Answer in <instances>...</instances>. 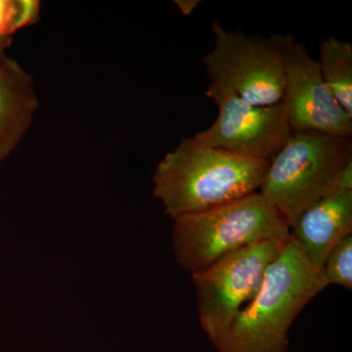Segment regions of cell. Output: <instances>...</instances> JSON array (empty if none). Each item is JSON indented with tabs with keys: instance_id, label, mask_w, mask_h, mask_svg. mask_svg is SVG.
I'll list each match as a JSON object with an SVG mask.
<instances>
[{
	"instance_id": "cell-1",
	"label": "cell",
	"mask_w": 352,
	"mask_h": 352,
	"mask_svg": "<svg viewBox=\"0 0 352 352\" xmlns=\"http://www.w3.org/2000/svg\"><path fill=\"white\" fill-rule=\"evenodd\" d=\"M268 163L182 138L153 175V196L175 219L258 192Z\"/></svg>"
},
{
	"instance_id": "cell-2",
	"label": "cell",
	"mask_w": 352,
	"mask_h": 352,
	"mask_svg": "<svg viewBox=\"0 0 352 352\" xmlns=\"http://www.w3.org/2000/svg\"><path fill=\"white\" fill-rule=\"evenodd\" d=\"M326 288L320 268L305 258L291 236L215 352H288L296 317Z\"/></svg>"
},
{
	"instance_id": "cell-3",
	"label": "cell",
	"mask_w": 352,
	"mask_h": 352,
	"mask_svg": "<svg viewBox=\"0 0 352 352\" xmlns=\"http://www.w3.org/2000/svg\"><path fill=\"white\" fill-rule=\"evenodd\" d=\"M173 221L175 258L191 274L248 245L291 237L288 222L259 192Z\"/></svg>"
},
{
	"instance_id": "cell-4",
	"label": "cell",
	"mask_w": 352,
	"mask_h": 352,
	"mask_svg": "<svg viewBox=\"0 0 352 352\" xmlns=\"http://www.w3.org/2000/svg\"><path fill=\"white\" fill-rule=\"evenodd\" d=\"M352 157L351 138L293 131L268 163L258 192L288 222L323 197L336 170Z\"/></svg>"
},
{
	"instance_id": "cell-5",
	"label": "cell",
	"mask_w": 352,
	"mask_h": 352,
	"mask_svg": "<svg viewBox=\"0 0 352 352\" xmlns=\"http://www.w3.org/2000/svg\"><path fill=\"white\" fill-rule=\"evenodd\" d=\"M214 45L204 57L210 85L228 88L254 106L279 104L285 85V54L295 41L292 34L268 38L229 31L212 23Z\"/></svg>"
},
{
	"instance_id": "cell-6",
	"label": "cell",
	"mask_w": 352,
	"mask_h": 352,
	"mask_svg": "<svg viewBox=\"0 0 352 352\" xmlns=\"http://www.w3.org/2000/svg\"><path fill=\"white\" fill-rule=\"evenodd\" d=\"M287 241L267 240L248 245L191 274L199 323L214 349L226 337L237 314L258 293L266 271Z\"/></svg>"
},
{
	"instance_id": "cell-7",
	"label": "cell",
	"mask_w": 352,
	"mask_h": 352,
	"mask_svg": "<svg viewBox=\"0 0 352 352\" xmlns=\"http://www.w3.org/2000/svg\"><path fill=\"white\" fill-rule=\"evenodd\" d=\"M206 96L217 104L219 115L212 126L193 136L200 144L270 163L293 132L282 102L251 105L232 90L210 83Z\"/></svg>"
},
{
	"instance_id": "cell-8",
	"label": "cell",
	"mask_w": 352,
	"mask_h": 352,
	"mask_svg": "<svg viewBox=\"0 0 352 352\" xmlns=\"http://www.w3.org/2000/svg\"><path fill=\"white\" fill-rule=\"evenodd\" d=\"M284 64L281 102L292 131L351 138L352 117L336 100L307 46L294 41L286 51Z\"/></svg>"
},
{
	"instance_id": "cell-9",
	"label": "cell",
	"mask_w": 352,
	"mask_h": 352,
	"mask_svg": "<svg viewBox=\"0 0 352 352\" xmlns=\"http://www.w3.org/2000/svg\"><path fill=\"white\" fill-rule=\"evenodd\" d=\"M351 234L352 192L321 197L305 208L291 226L292 237L305 258L318 268L331 250Z\"/></svg>"
},
{
	"instance_id": "cell-10",
	"label": "cell",
	"mask_w": 352,
	"mask_h": 352,
	"mask_svg": "<svg viewBox=\"0 0 352 352\" xmlns=\"http://www.w3.org/2000/svg\"><path fill=\"white\" fill-rule=\"evenodd\" d=\"M39 107L34 78L13 58H0V164L29 131Z\"/></svg>"
},
{
	"instance_id": "cell-11",
	"label": "cell",
	"mask_w": 352,
	"mask_h": 352,
	"mask_svg": "<svg viewBox=\"0 0 352 352\" xmlns=\"http://www.w3.org/2000/svg\"><path fill=\"white\" fill-rule=\"evenodd\" d=\"M322 78L336 100L352 117V45L336 36L320 39L319 60Z\"/></svg>"
},
{
	"instance_id": "cell-12",
	"label": "cell",
	"mask_w": 352,
	"mask_h": 352,
	"mask_svg": "<svg viewBox=\"0 0 352 352\" xmlns=\"http://www.w3.org/2000/svg\"><path fill=\"white\" fill-rule=\"evenodd\" d=\"M320 270L327 287L336 285L352 289V234L331 250Z\"/></svg>"
},
{
	"instance_id": "cell-13",
	"label": "cell",
	"mask_w": 352,
	"mask_h": 352,
	"mask_svg": "<svg viewBox=\"0 0 352 352\" xmlns=\"http://www.w3.org/2000/svg\"><path fill=\"white\" fill-rule=\"evenodd\" d=\"M352 157L340 166L331 177L323 196L330 194L351 193Z\"/></svg>"
},
{
	"instance_id": "cell-14",
	"label": "cell",
	"mask_w": 352,
	"mask_h": 352,
	"mask_svg": "<svg viewBox=\"0 0 352 352\" xmlns=\"http://www.w3.org/2000/svg\"><path fill=\"white\" fill-rule=\"evenodd\" d=\"M41 14V2L36 0H19V19L18 28L29 27L36 24Z\"/></svg>"
},
{
	"instance_id": "cell-15",
	"label": "cell",
	"mask_w": 352,
	"mask_h": 352,
	"mask_svg": "<svg viewBox=\"0 0 352 352\" xmlns=\"http://www.w3.org/2000/svg\"><path fill=\"white\" fill-rule=\"evenodd\" d=\"M175 6L178 7L182 15L190 16L200 6V0H176Z\"/></svg>"
},
{
	"instance_id": "cell-16",
	"label": "cell",
	"mask_w": 352,
	"mask_h": 352,
	"mask_svg": "<svg viewBox=\"0 0 352 352\" xmlns=\"http://www.w3.org/2000/svg\"><path fill=\"white\" fill-rule=\"evenodd\" d=\"M6 47H3V46L0 45V58H1L2 56H3L4 54H6Z\"/></svg>"
},
{
	"instance_id": "cell-17",
	"label": "cell",
	"mask_w": 352,
	"mask_h": 352,
	"mask_svg": "<svg viewBox=\"0 0 352 352\" xmlns=\"http://www.w3.org/2000/svg\"><path fill=\"white\" fill-rule=\"evenodd\" d=\"M0 45L3 46V47L8 48L10 44L6 43V41H3L0 38Z\"/></svg>"
}]
</instances>
